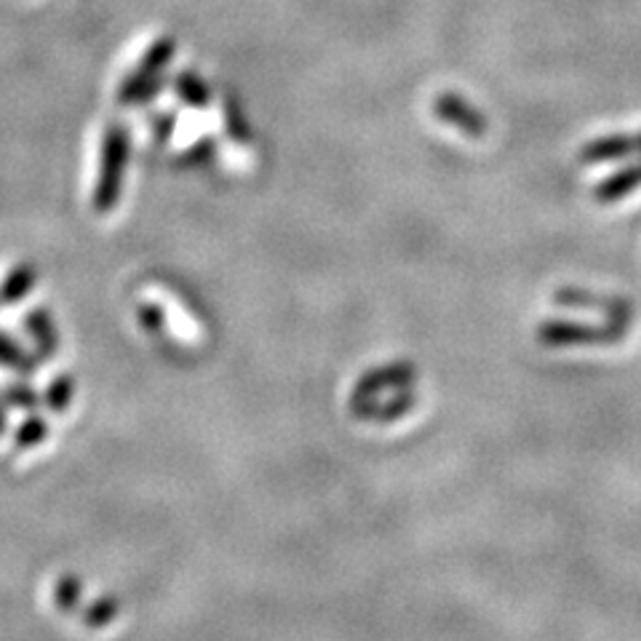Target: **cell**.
Here are the masks:
<instances>
[{
	"label": "cell",
	"mask_w": 641,
	"mask_h": 641,
	"mask_svg": "<svg viewBox=\"0 0 641 641\" xmlns=\"http://www.w3.org/2000/svg\"><path fill=\"white\" fill-rule=\"evenodd\" d=\"M626 326L623 320H615L607 329L602 326H582V324H558V320H548V324L540 326V340L545 345H607V342H615L617 337L626 335Z\"/></svg>",
	"instance_id": "1"
},
{
	"label": "cell",
	"mask_w": 641,
	"mask_h": 641,
	"mask_svg": "<svg viewBox=\"0 0 641 641\" xmlns=\"http://www.w3.org/2000/svg\"><path fill=\"white\" fill-rule=\"evenodd\" d=\"M433 115L441 121V124L454 126L460 134L470 139L487 137V118L460 95L454 91H444L433 99Z\"/></svg>",
	"instance_id": "2"
},
{
	"label": "cell",
	"mask_w": 641,
	"mask_h": 641,
	"mask_svg": "<svg viewBox=\"0 0 641 641\" xmlns=\"http://www.w3.org/2000/svg\"><path fill=\"white\" fill-rule=\"evenodd\" d=\"M639 153V137L631 134H609V137H599L588 142L580 150L582 163H607V161H623Z\"/></svg>",
	"instance_id": "3"
},
{
	"label": "cell",
	"mask_w": 641,
	"mask_h": 641,
	"mask_svg": "<svg viewBox=\"0 0 641 641\" xmlns=\"http://www.w3.org/2000/svg\"><path fill=\"white\" fill-rule=\"evenodd\" d=\"M637 188H641V161L620 168V172L609 174L602 185L593 188V198H596L599 203H615L620 201V198L631 196Z\"/></svg>",
	"instance_id": "4"
},
{
	"label": "cell",
	"mask_w": 641,
	"mask_h": 641,
	"mask_svg": "<svg viewBox=\"0 0 641 641\" xmlns=\"http://www.w3.org/2000/svg\"><path fill=\"white\" fill-rule=\"evenodd\" d=\"M415 377V369L412 366H404V364H395V366H388V369H375L372 375H366L364 380L359 382V388H355L351 404H355V401H369L372 395L377 393V390L388 388V382H404V380H412Z\"/></svg>",
	"instance_id": "5"
},
{
	"label": "cell",
	"mask_w": 641,
	"mask_h": 641,
	"mask_svg": "<svg viewBox=\"0 0 641 641\" xmlns=\"http://www.w3.org/2000/svg\"><path fill=\"white\" fill-rule=\"evenodd\" d=\"M25 329L35 340V345H38L43 359H51V355L56 353V348H60V335H56V326L54 320H51L49 311H33L25 320Z\"/></svg>",
	"instance_id": "6"
},
{
	"label": "cell",
	"mask_w": 641,
	"mask_h": 641,
	"mask_svg": "<svg viewBox=\"0 0 641 641\" xmlns=\"http://www.w3.org/2000/svg\"><path fill=\"white\" fill-rule=\"evenodd\" d=\"M0 366L30 377L33 372L38 369V361H35V355L27 353L25 348H20V342H16L14 337H9L5 331H0Z\"/></svg>",
	"instance_id": "7"
},
{
	"label": "cell",
	"mask_w": 641,
	"mask_h": 641,
	"mask_svg": "<svg viewBox=\"0 0 641 641\" xmlns=\"http://www.w3.org/2000/svg\"><path fill=\"white\" fill-rule=\"evenodd\" d=\"M35 281H38V278H35V271L30 265L14 267V271L9 273V278L3 281V287H0V302H3V305H16V302H22L30 294Z\"/></svg>",
	"instance_id": "8"
},
{
	"label": "cell",
	"mask_w": 641,
	"mask_h": 641,
	"mask_svg": "<svg viewBox=\"0 0 641 641\" xmlns=\"http://www.w3.org/2000/svg\"><path fill=\"white\" fill-rule=\"evenodd\" d=\"M80 593H84V586H80L78 577H75V575H62L60 580H56V586H54L56 609L73 612L75 607H78Z\"/></svg>",
	"instance_id": "9"
},
{
	"label": "cell",
	"mask_w": 641,
	"mask_h": 641,
	"mask_svg": "<svg viewBox=\"0 0 641 641\" xmlns=\"http://www.w3.org/2000/svg\"><path fill=\"white\" fill-rule=\"evenodd\" d=\"M73 395H75V380L70 375H62L49 385V390H46V404H49L51 412L62 415V412H67Z\"/></svg>",
	"instance_id": "10"
},
{
	"label": "cell",
	"mask_w": 641,
	"mask_h": 641,
	"mask_svg": "<svg viewBox=\"0 0 641 641\" xmlns=\"http://www.w3.org/2000/svg\"><path fill=\"white\" fill-rule=\"evenodd\" d=\"M115 615H118V602H115V596H99L97 602L84 612V623L89 628H102L108 626V623H113Z\"/></svg>",
	"instance_id": "11"
},
{
	"label": "cell",
	"mask_w": 641,
	"mask_h": 641,
	"mask_svg": "<svg viewBox=\"0 0 641 641\" xmlns=\"http://www.w3.org/2000/svg\"><path fill=\"white\" fill-rule=\"evenodd\" d=\"M46 436H49V423L43 417H30L22 423V428L16 430V447L30 449L43 444Z\"/></svg>",
	"instance_id": "12"
},
{
	"label": "cell",
	"mask_w": 641,
	"mask_h": 641,
	"mask_svg": "<svg viewBox=\"0 0 641 641\" xmlns=\"http://www.w3.org/2000/svg\"><path fill=\"white\" fill-rule=\"evenodd\" d=\"M0 401H3L9 410H35V406L40 404L38 393H35L33 388H27V385H11V388L3 390Z\"/></svg>",
	"instance_id": "13"
},
{
	"label": "cell",
	"mask_w": 641,
	"mask_h": 641,
	"mask_svg": "<svg viewBox=\"0 0 641 641\" xmlns=\"http://www.w3.org/2000/svg\"><path fill=\"white\" fill-rule=\"evenodd\" d=\"M177 91H179V97H183L185 102H190V104H206L209 102L206 84H203V80L198 78V75H192V73L179 75Z\"/></svg>",
	"instance_id": "14"
},
{
	"label": "cell",
	"mask_w": 641,
	"mask_h": 641,
	"mask_svg": "<svg viewBox=\"0 0 641 641\" xmlns=\"http://www.w3.org/2000/svg\"><path fill=\"white\" fill-rule=\"evenodd\" d=\"M139 318H142V326L144 329H150V331H159L161 329V311L155 305H144V307H139Z\"/></svg>",
	"instance_id": "15"
},
{
	"label": "cell",
	"mask_w": 641,
	"mask_h": 641,
	"mask_svg": "<svg viewBox=\"0 0 641 641\" xmlns=\"http://www.w3.org/2000/svg\"><path fill=\"white\" fill-rule=\"evenodd\" d=\"M5 423H9V419H5V412L0 410V436H3V430H5Z\"/></svg>",
	"instance_id": "16"
},
{
	"label": "cell",
	"mask_w": 641,
	"mask_h": 641,
	"mask_svg": "<svg viewBox=\"0 0 641 641\" xmlns=\"http://www.w3.org/2000/svg\"><path fill=\"white\" fill-rule=\"evenodd\" d=\"M639 155H641V134H639Z\"/></svg>",
	"instance_id": "17"
}]
</instances>
